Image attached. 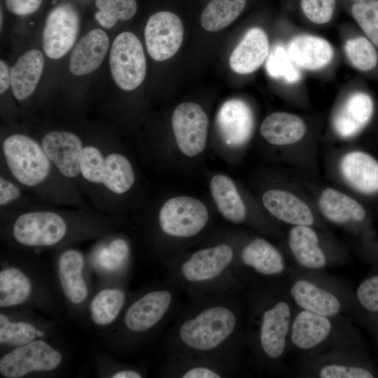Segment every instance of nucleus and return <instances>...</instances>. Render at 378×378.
Returning <instances> with one entry per match:
<instances>
[{
  "label": "nucleus",
  "mask_w": 378,
  "mask_h": 378,
  "mask_svg": "<svg viewBox=\"0 0 378 378\" xmlns=\"http://www.w3.org/2000/svg\"><path fill=\"white\" fill-rule=\"evenodd\" d=\"M306 126L298 116L284 112L269 115L262 122L260 133L270 144L276 146L289 145L302 139Z\"/></svg>",
  "instance_id": "24"
},
{
  "label": "nucleus",
  "mask_w": 378,
  "mask_h": 378,
  "mask_svg": "<svg viewBox=\"0 0 378 378\" xmlns=\"http://www.w3.org/2000/svg\"><path fill=\"white\" fill-rule=\"evenodd\" d=\"M6 166L15 181L35 188L49 178L53 166L41 144L22 134L7 136L1 144Z\"/></svg>",
  "instance_id": "1"
},
{
  "label": "nucleus",
  "mask_w": 378,
  "mask_h": 378,
  "mask_svg": "<svg viewBox=\"0 0 378 378\" xmlns=\"http://www.w3.org/2000/svg\"><path fill=\"white\" fill-rule=\"evenodd\" d=\"M124 293L117 288H106L98 293L90 304L92 321L98 325L111 323L119 314L125 302Z\"/></svg>",
  "instance_id": "33"
},
{
  "label": "nucleus",
  "mask_w": 378,
  "mask_h": 378,
  "mask_svg": "<svg viewBox=\"0 0 378 378\" xmlns=\"http://www.w3.org/2000/svg\"><path fill=\"white\" fill-rule=\"evenodd\" d=\"M80 18L75 7L62 4L48 14L43 31L42 43L51 59L64 56L73 46L79 29Z\"/></svg>",
  "instance_id": "7"
},
{
  "label": "nucleus",
  "mask_w": 378,
  "mask_h": 378,
  "mask_svg": "<svg viewBox=\"0 0 378 378\" xmlns=\"http://www.w3.org/2000/svg\"><path fill=\"white\" fill-rule=\"evenodd\" d=\"M29 279L17 268H6L0 272V307L15 306L24 302L29 296Z\"/></svg>",
  "instance_id": "32"
},
{
  "label": "nucleus",
  "mask_w": 378,
  "mask_h": 378,
  "mask_svg": "<svg viewBox=\"0 0 378 378\" xmlns=\"http://www.w3.org/2000/svg\"><path fill=\"white\" fill-rule=\"evenodd\" d=\"M340 169L345 180L360 192L378 193V161L370 154L360 150L346 153Z\"/></svg>",
  "instance_id": "15"
},
{
  "label": "nucleus",
  "mask_w": 378,
  "mask_h": 378,
  "mask_svg": "<svg viewBox=\"0 0 378 378\" xmlns=\"http://www.w3.org/2000/svg\"><path fill=\"white\" fill-rule=\"evenodd\" d=\"M290 321V309L289 305L284 301L278 302L264 312L260 340L262 350L268 357L278 358L283 354Z\"/></svg>",
  "instance_id": "14"
},
{
  "label": "nucleus",
  "mask_w": 378,
  "mask_h": 378,
  "mask_svg": "<svg viewBox=\"0 0 378 378\" xmlns=\"http://www.w3.org/2000/svg\"><path fill=\"white\" fill-rule=\"evenodd\" d=\"M172 125L176 141L181 151L195 156L205 148L209 120L200 105L186 102L174 110Z\"/></svg>",
  "instance_id": "8"
},
{
  "label": "nucleus",
  "mask_w": 378,
  "mask_h": 378,
  "mask_svg": "<svg viewBox=\"0 0 378 378\" xmlns=\"http://www.w3.org/2000/svg\"><path fill=\"white\" fill-rule=\"evenodd\" d=\"M268 52L266 33L259 27H253L246 31L233 50L229 59L230 66L237 74L252 73L263 63Z\"/></svg>",
  "instance_id": "17"
},
{
  "label": "nucleus",
  "mask_w": 378,
  "mask_h": 378,
  "mask_svg": "<svg viewBox=\"0 0 378 378\" xmlns=\"http://www.w3.org/2000/svg\"><path fill=\"white\" fill-rule=\"evenodd\" d=\"M172 294L164 290L145 294L135 301L125 315L126 327L134 332H143L156 325L168 311Z\"/></svg>",
  "instance_id": "13"
},
{
  "label": "nucleus",
  "mask_w": 378,
  "mask_h": 378,
  "mask_svg": "<svg viewBox=\"0 0 378 378\" xmlns=\"http://www.w3.org/2000/svg\"><path fill=\"white\" fill-rule=\"evenodd\" d=\"M62 361L59 351L42 340L31 341L5 354L0 360V372L7 378H19L29 372L50 371Z\"/></svg>",
  "instance_id": "6"
},
{
  "label": "nucleus",
  "mask_w": 378,
  "mask_h": 378,
  "mask_svg": "<svg viewBox=\"0 0 378 378\" xmlns=\"http://www.w3.org/2000/svg\"><path fill=\"white\" fill-rule=\"evenodd\" d=\"M344 50L351 64L360 71H370L377 64V52L373 44L365 37L349 39L345 43Z\"/></svg>",
  "instance_id": "36"
},
{
  "label": "nucleus",
  "mask_w": 378,
  "mask_h": 378,
  "mask_svg": "<svg viewBox=\"0 0 378 378\" xmlns=\"http://www.w3.org/2000/svg\"><path fill=\"white\" fill-rule=\"evenodd\" d=\"M43 335V332L40 330H37V336L41 337Z\"/></svg>",
  "instance_id": "48"
},
{
  "label": "nucleus",
  "mask_w": 378,
  "mask_h": 378,
  "mask_svg": "<svg viewBox=\"0 0 378 378\" xmlns=\"http://www.w3.org/2000/svg\"><path fill=\"white\" fill-rule=\"evenodd\" d=\"M288 243L293 255L302 266L321 269L326 264L315 231L309 225H295L289 232Z\"/></svg>",
  "instance_id": "26"
},
{
  "label": "nucleus",
  "mask_w": 378,
  "mask_h": 378,
  "mask_svg": "<svg viewBox=\"0 0 378 378\" xmlns=\"http://www.w3.org/2000/svg\"><path fill=\"white\" fill-rule=\"evenodd\" d=\"M356 295L359 305L368 314L378 316V274L363 281L356 288Z\"/></svg>",
  "instance_id": "40"
},
{
  "label": "nucleus",
  "mask_w": 378,
  "mask_h": 378,
  "mask_svg": "<svg viewBox=\"0 0 378 378\" xmlns=\"http://www.w3.org/2000/svg\"><path fill=\"white\" fill-rule=\"evenodd\" d=\"M41 145L53 167L68 178L80 176V165L83 145L76 134L55 130L48 132Z\"/></svg>",
  "instance_id": "10"
},
{
  "label": "nucleus",
  "mask_w": 378,
  "mask_h": 378,
  "mask_svg": "<svg viewBox=\"0 0 378 378\" xmlns=\"http://www.w3.org/2000/svg\"><path fill=\"white\" fill-rule=\"evenodd\" d=\"M331 327L328 317L303 309L293 323L291 340L301 349H310L326 340Z\"/></svg>",
  "instance_id": "25"
},
{
  "label": "nucleus",
  "mask_w": 378,
  "mask_h": 378,
  "mask_svg": "<svg viewBox=\"0 0 378 378\" xmlns=\"http://www.w3.org/2000/svg\"><path fill=\"white\" fill-rule=\"evenodd\" d=\"M235 326L236 317L232 310L222 306L212 307L183 322L179 329V337L186 346L206 351L225 342Z\"/></svg>",
  "instance_id": "2"
},
{
  "label": "nucleus",
  "mask_w": 378,
  "mask_h": 378,
  "mask_svg": "<svg viewBox=\"0 0 378 378\" xmlns=\"http://www.w3.org/2000/svg\"><path fill=\"white\" fill-rule=\"evenodd\" d=\"M287 48L295 63L308 70H317L327 66L334 54L332 46L326 40L308 34L295 36Z\"/></svg>",
  "instance_id": "20"
},
{
  "label": "nucleus",
  "mask_w": 378,
  "mask_h": 378,
  "mask_svg": "<svg viewBox=\"0 0 378 378\" xmlns=\"http://www.w3.org/2000/svg\"><path fill=\"white\" fill-rule=\"evenodd\" d=\"M67 225L59 214L34 211L20 215L14 222L13 235L27 246H49L59 242L66 235Z\"/></svg>",
  "instance_id": "5"
},
{
  "label": "nucleus",
  "mask_w": 378,
  "mask_h": 378,
  "mask_svg": "<svg viewBox=\"0 0 378 378\" xmlns=\"http://www.w3.org/2000/svg\"><path fill=\"white\" fill-rule=\"evenodd\" d=\"M21 196V190L18 186L1 176L0 178V205L1 207L6 206L17 201Z\"/></svg>",
  "instance_id": "43"
},
{
  "label": "nucleus",
  "mask_w": 378,
  "mask_h": 378,
  "mask_svg": "<svg viewBox=\"0 0 378 378\" xmlns=\"http://www.w3.org/2000/svg\"><path fill=\"white\" fill-rule=\"evenodd\" d=\"M109 65L115 84L130 91L144 80L146 60L143 47L136 35L130 31L118 34L110 50Z\"/></svg>",
  "instance_id": "3"
},
{
  "label": "nucleus",
  "mask_w": 378,
  "mask_h": 378,
  "mask_svg": "<svg viewBox=\"0 0 378 378\" xmlns=\"http://www.w3.org/2000/svg\"><path fill=\"white\" fill-rule=\"evenodd\" d=\"M262 202L271 214L286 223L310 226L314 223L309 207L289 192L270 190L262 195Z\"/></svg>",
  "instance_id": "19"
},
{
  "label": "nucleus",
  "mask_w": 378,
  "mask_h": 378,
  "mask_svg": "<svg viewBox=\"0 0 378 378\" xmlns=\"http://www.w3.org/2000/svg\"><path fill=\"white\" fill-rule=\"evenodd\" d=\"M83 257L80 252L71 249L64 252L59 261V276L63 291L74 304L83 302L88 288L82 276Z\"/></svg>",
  "instance_id": "27"
},
{
  "label": "nucleus",
  "mask_w": 378,
  "mask_h": 378,
  "mask_svg": "<svg viewBox=\"0 0 378 378\" xmlns=\"http://www.w3.org/2000/svg\"><path fill=\"white\" fill-rule=\"evenodd\" d=\"M109 46L106 33L100 29L90 31L71 52L69 69L75 76H84L96 70L103 62Z\"/></svg>",
  "instance_id": "16"
},
{
  "label": "nucleus",
  "mask_w": 378,
  "mask_h": 378,
  "mask_svg": "<svg viewBox=\"0 0 378 378\" xmlns=\"http://www.w3.org/2000/svg\"><path fill=\"white\" fill-rule=\"evenodd\" d=\"M96 6L95 18L105 28L113 27L118 20L132 18L137 10L135 0H96Z\"/></svg>",
  "instance_id": "35"
},
{
  "label": "nucleus",
  "mask_w": 378,
  "mask_h": 378,
  "mask_svg": "<svg viewBox=\"0 0 378 378\" xmlns=\"http://www.w3.org/2000/svg\"><path fill=\"white\" fill-rule=\"evenodd\" d=\"M144 36L150 56L155 61L167 60L177 52L182 43V22L173 13H155L148 20Z\"/></svg>",
  "instance_id": "9"
},
{
  "label": "nucleus",
  "mask_w": 378,
  "mask_h": 378,
  "mask_svg": "<svg viewBox=\"0 0 378 378\" xmlns=\"http://www.w3.org/2000/svg\"><path fill=\"white\" fill-rule=\"evenodd\" d=\"M37 329L27 322H11L8 317L0 314V342L3 344L22 346L34 340Z\"/></svg>",
  "instance_id": "37"
},
{
  "label": "nucleus",
  "mask_w": 378,
  "mask_h": 378,
  "mask_svg": "<svg viewBox=\"0 0 378 378\" xmlns=\"http://www.w3.org/2000/svg\"><path fill=\"white\" fill-rule=\"evenodd\" d=\"M221 376L213 370L205 367H195L187 370L183 378H219Z\"/></svg>",
  "instance_id": "45"
},
{
  "label": "nucleus",
  "mask_w": 378,
  "mask_h": 378,
  "mask_svg": "<svg viewBox=\"0 0 378 378\" xmlns=\"http://www.w3.org/2000/svg\"><path fill=\"white\" fill-rule=\"evenodd\" d=\"M43 0H5L8 10L17 15H27L36 11Z\"/></svg>",
  "instance_id": "44"
},
{
  "label": "nucleus",
  "mask_w": 378,
  "mask_h": 378,
  "mask_svg": "<svg viewBox=\"0 0 378 378\" xmlns=\"http://www.w3.org/2000/svg\"><path fill=\"white\" fill-rule=\"evenodd\" d=\"M209 213L200 200L187 196L173 197L162 206L159 223L162 230L175 237H190L206 225Z\"/></svg>",
  "instance_id": "4"
},
{
  "label": "nucleus",
  "mask_w": 378,
  "mask_h": 378,
  "mask_svg": "<svg viewBox=\"0 0 378 378\" xmlns=\"http://www.w3.org/2000/svg\"><path fill=\"white\" fill-rule=\"evenodd\" d=\"M373 110L372 99L368 94H351L335 117L334 127L337 134L343 138L354 136L369 122Z\"/></svg>",
  "instance_id": "18"
},
{
  "label": "nucleus",
  "mask_w": 378,
  "mask_h": 378,
  "mask_svg": "<svg viewBox=\"0 0 378 378\" xmlns=\"http://www.w3.org/2000/svg\"><path fill=\"white\" fill-rule=\"evenodd\" d=\"M300 5L309 20L321 24L330 20L335 6V0H301Z\"/></svg>",
  "instance_id": "41"
},
{
  "label": "nucleus",
  "mask_w": 378,
  "mask_h": 378,
  "mask_svg": "<svg viewBox=\"0 0 378 378\" xmlns=\"http://www.w3.org/2000/svg\"><path fill=\"white\" fill-rule=\"evenodd\" d=\"M351 12L367 36L378 46V0L356 1Z\"/></svg>",
  "instance_id": "38"
},
{
  "label": "nucleus",
  "mask_w": 378,
  "mask_h": 378,
  "mask_svg": "<svg viewBox=\"0 0 378 378\" xmlns=\"http://www.w3.org/2000/svg\"><path fill=\"white\" fill-rule=\"evenodd\" d=\"M318 206L322 214L336 224L360 223L366 218V211L358 202L333 188L322 192Z\"/></svg>",
  "instance_id": "22"
},
{
  "label": "nucleus",
  "mask_w": 378,
  "mask_h": 378,
  "mask_svg": "<svg viewBox=\"0 0 378 378\" xmlns=\"http://www.w3.org/2000/svg\"><path fill=\"white\" fill-rule=\"evenodd\" d=\"M105 155L97 147H83L80 165L81 177L88 183L102 186Z\"/></svg>",
  "instance_id": "39"
},
{
  "label": "nucleus",
  "mask_w": 378,
  "mask_h": 378,
  "mask_svg": "<svg viewBox=\"0 0 378 378\" xmlns=\"http://www.w3.org/2000/svg\"><path fill=\"white\" fill-rule=\"evenodd\" d=\"M113 378H140L141 376L133 370H122L115 373Z\"/></svg>",
  "instance_id": "47"
},
{
  "label": "nucleus",
  "mask_w": 378,
  "mask_h": 378,
  "mask_svg": "<svg viewBox=\"0 0 378 378\" xmlns=\"http://www.w3.org/2000/svg\"><path fill=\"white\" fill-rule=\"evenodd\" d=\"M134 182V170L125 156L118 153L105 155L102 186L112 193L120 195L127 192Z\"/></svg>",
  "instance_id": "30"
},
{
  "label": "nucleus",
  "mask_w": 378,
  "mask_h": 378,
  "mask_svg": "<svg viewBox=\"0 0 378 378\" xmlns=\"http://www.w3.org/2000/svg\"><path fill=\"white\" fill-rule=\"evenodd\" d=\"M265 67L271 77L283 79L288 83H297L301 78L299 66L291 58L288 48L280 43L273 47Z\"/></svg>",
  "instance_id": "34"
},
{
  "label": "nucleus",
  "mask_w": 378,
  "mask_h": 378,
  "mask_svg": "<svg viewBox=\"0 0 378 378\" xmlns=\"http://www.w3.org/2000/svg\"><path fill=\"white\" fill-rule=\"evenodd\" d=\"M44 66L43 53L32 49L23 54L10 69L12 92L18 100L29 97L34 91Z\"/></svg>",
  "instance_id": "21"
},
{
  "label": "nucleus",
  "mask_w": 378,
  "mask_h": 378,
  "mask_svg": "<svg viewBox=\"0 0 378 378\" xmlns=\"http://www.w3.org/2000/svg\"><path fill=\"white\" fill-rule=\"evenodd\" d=\"M374 376L372 370L361 365H328L319 372L322 378H372Z\"/></svg>",
  "instance_id": "42"
},
{
  "label": "nucleus",
  "mask_w": 378,
  "mask_h": 378,
  "mask_svg": "<svg viewBox=\"0 0 378 378\" xmlns=\"http://www.w3.org/2000/svg\"><path fill=\"white\" fill-rule=\"evenodd\" d=\"M352 1H362V0H352Z\"/></svg>",
  "instance_id": "49"
},
{
  "label": "nucleus",
  "mask_w": 378,
  "mask_h": 378,
  "mask_svg": "<svg viewBox=\"0 0 378 378\" xmlns=\"http://www.w3.org/2000/svg\"><path fill=\"white\" fill-rule=\"evenodd\" d=\"M10 69L3 60L0 61V92L4 94L10 85Z\"/></svg>",
  "instance_id": "46"
},
{
  "label": "nucleus",
  "mask_w": 378,
  "mask_h": 378,
  "mask_svg": "<svg viewBox=\"0 0 378 378\" xmlns=\"http://www.w3.org/2000/svg\"><path fill=\"white\" fill-rule=\"evenodd\" d=\"M290 293L300 307L321 316H335L341 309L340 302L334 295L308 281H297Z\"/></svg>",
  "instance_id": "23"
},
{
  "label": "nucleus",
  "mask_w": 378,
  "mask_h": 378,
  "mask_svg": "<svg viewBox=\"0 0 378 378\" xmlns=\"http://www.w3.org/2000/svg\"><path fill=\"white\" fill-rule=\"evenodd\" d=\"M211 192L220 213L234 223L242 222L246 207L233 181L227 176H214L210 183Z\"/></svg>",
  "instance_id": "28"
},
{
  "label": "nucleus",
  "mask_w": 378,
  "mask_h": 378,
  "mask_svg": "<svg viewBox=\"0 0 378 378\" xmlns=\"http://www.w3.org/2000/svg\"><path fill=\"white\" fill-rule=\"evenodd\" d=\"M233 251L227 244L200 250L181 267L183 277L190 282H203L215 279L229 266Z\"/></svg>",
  "instance_id": "12"
},
{
  "label": "nucleus",
  "mask_w": 378,
  "mask_h": 378,
  "mask_svg": "<svg viewBox=\"0 0 378 378\" xmlns=\"http://www.w3.org/2000/svg\"><path fill=\"white\" fill-rule=\"evenodd\" d=\"M242 262L256 272L263 275L281 273L285 262L279 251L263 239H255L241 252Z\"/></svg>",
  "instance_id": "29"
},
{
  "label": "nucleus",
  "mask_w": 378,
  "mask_h": 378,
  "mask_svg": "<svg viewBox=\"0 0 378 378\" xmlns=\"http://www.w3.org/2000/svg\"><path fill=\"white\" fill-rule=\"evenodd\" d=\"M245 4L246 0H211L202 13L201 24L208 31H219L241 13Z\"/></svg>",
  "instance_id": "31"
},
{
  "label": "nucleus",
  "mask_w": 378,
  "mask_h": 378,
  "mask_svg": "<svg viewBox=\"0 0 378 378\" xmlns=\"http://www.w3.org/2000/svg\"><path fill=\"white\" fill-rule=\"evenodd\" d=\"M216 125L225 143L231 147H239L251 138L254 119L249 106L238 99H229L220 107Z\"/></svg>",
  "instance_id": "11"
}]
</instances>
